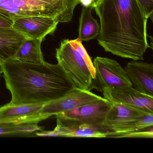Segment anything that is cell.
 <instances>
[{"mask_svg": "<svg viewBox=\"0 0 153 153\" xmlns=\"http://www.w3.org/2000/svg\"><path fill=\"white\" fill-rule=\"evenodd\" d=\"M94 9L100 19L99 45L113 55L143 60L149 47L148 18L137 0H102Z\"/></svg>", "mask_w": 153, "mask_h": 153, "instance_id": "obj_1", "label": "cell"}, {"mask_svg": "<svg viewBox=\"0 0 153 153\" xmlns=\"http://www.w3.org/2000/svg\"><path fill=\"white\" fill-rule=\"evenodd\" d=\"M13 105L45 104L75 87L59 64L34 63L11 59L1 62Z\"/></svg>", "mask_w": 153, "mask_h": 153, "instance_id": "obj_2", "label": "cell"}, {"mask_svg": "<svg viewBox=\"0 0 153 153\" xmlns=\"http://www.w3.org/2000/svg\"><path fill=\"white\" fill-rule=\"evenodd\" d=\"M79 0H0V14L12 19L33 16L51 17L59 23L71 21Z\"/></svg>", "mask_w": 153, "mask_h": 153, "instance_id": "obj_3", "label": "cell"}, {"mask_svg": "<svg viewBox=\"0 0 153 153\" xmlns=\"http://www.w3.org/2000/svg\"><path fill=\"white\" fill-rule=\"evenodd\" d=\"M56 58L75 87L91 91L92 74L80 53L71 44L70 40L64 39L56 49Z\"/></svg>", "mask_w": 153, "mask_h": 153, "instance_id": "obj_4", "label": "cell"}, {"mask_svg": "<svg viewBox=\"0 0 153 153\" xmlns=\"http://www.w3.org/2000/svg\"><path fill=\"white\" fill-rule=\"evenodd\" d=\"M102 128L107 132L106 137L121 138L122 136L135 131L138 121L147 114L140 109L119 103H112Z\"/></svg>", "mask_w": 153, "mask_h": 153, "instance_id": "obj_5", "label": "cell"}, {"mask_svg": "<svg viewBox=\"0 0 153 153\" xmlns=\"http://www.w3.org/2000/svg\"><path fill=\"white\" fill-rule=\"evenodd\" d=\"M95 75L91 90L102 92L105 88L116 89L132 86L124 69L116 61L105 57H97L93 62Z\"/></svg>", "mask_w": 153, "mask_h": 153, "instance_id": "obj_6", "label": "cell"}, {"mask_svg": "<svg viewBox=\"0 0 153 153\" xmlns=\"http://www.w3.org/2000/svg\"><path fill=\"white\" fill-rule=\"evenodd\" d=\"M112 105V104L110 101L101 97L71 111L56 115V117L68 124L85 123L105 131L102 124Z\"/></svg>", "mask_w": 153, "mask_h": 153, "instance_id": "obj_7", "label": "cell"}, {"mask_svg": "<svg viewBox=\"0 0 153 153\" xmlns=\"http://www.w3.org/2000/svg\"><path fill=\"white\" fill-rule=\"evenodd\" d=\"M88 90L74 87L58 99L44 104L42 114L48 118L71 111L82 105L101 98Z\"/></svg>", "mask_w": 153, "mask_h": 153, "instance_id": "obj_8", "label": "cell"}, {"mask_svg": "<svg viewBox=\"0 0 153 153\" xmlns=\"http://www.w3.org/2000/svg\"><path fill=\"white\" fill-rule=\"evenodd\" d=\"M59 23L51 17L33 16L15 19L12 27L27 38L44 40L46 36L55 32Z\"/></svg>", "mask_w": 153, "mask_h": 153, "instance_id": "obj_9", "label": "cell"}, {"mask_svg": "<svg viewBox=\"0 0 153 153\" xmlns=\"http://www.w3.org/2000/svg\"><path fill=\"white\" fill-rule=\"evenodd\" d=\"M44 104L13 105L0 107V123H37L48 119L42 114Z\"/></svg>", "mask_w": 153, "mask_h": 153, "instance_id": "obj_10", "label": "cell"}, {"mask_svg": "<svg viewBox=\"0 0 153 153\" xmlns=\"http://www.w3.org/2000/svg\"><path fill=\"white\" fill-rule=\"evenodd\" d=\"M102 93L104 98L111 102L123 104L153 113V97L143 94L132 86L116 89L105 88Z\"/></svg>", "mask_w": 153, "mask_h": 153, "instance_id": "obj_11", "label": "cell"}, {"mask_svg": "<svg viewBox=\"0 0 153 153\" xmlns=\"http://www.w3.org/2000/svg\"><path fill=\"white\" fill-rule=\"evenodd\" d=\"M124 70L132 87L153 97V63L132 60L127 63Z\"/></svg>", "mask_w": 153, "mask_h": 153, "instance_id": "obj_12", "label": "cell"}, {"mask_svg": "<svg viewBox=\"0 0 153 153\" xmlns=\"http://www.w3.org/2000/svg\"><path fill=\"white\" fill-rule=\"evenodd\" d=\"M57 137H71L105 138L107 132L89 124H70L57 119V126L53 130Z\"/></svg>", "mask_w": 153, "mask_h": 153, "instance_id": "obj_13", "label": "cell"}, {"mask_svg": "<svg viewBox=\"0 0 153 153\" xmlns=\"http://www.w3.org/2000/svg\"><path fill=\"white\" fill-rule=\"evenodd\" d=\"M26 36L12 27H0V62L13 59Z\"/></svg>", "mask_w": 153, "mask_h": 153, "instance_id": "obj_14", "label": "cell"}, {"mask_svg": "<svg viewBox=\"0 0 153 153\" xmlns=\"http://www.w3.org/2000/svg\"><path fill=\"white\" fill-rule=\"evenodd\" d=\"M42 39H26L21 45L13 59L30 63H39L45 61L41 50Z\"/></svg>", "mask_w": 153, "mask_h": 153, "instance_id": "obj_15", "label": "cell"}, {"mask_svg": "<svg viewBox=\"0 0 153 153\" xmlns=\"http://www.w3.org/2000/svg\"><path fill=\"white\" fill-rule=\"evenodd\" d=\"M91 7H83L79 19L78 38L88 42L97 38L100 33V25L92 15Z\"/></svg>", "mask_w": 153, "mask_h": 153, "instance_id": "obj_16", "label": "cell"}, {"mask_svg": "<svg viewBox=\"0 0 153 153\" xmlns=\"http://www.w3.org/2000/svg\"><path fill=\"white\" fill-rule=\"evenodd\" d=\"M42 127L37 123H0V135L13 133H32L42 131Z\"/></svg>", "mask_w": 153, "mask_h": 153, "instance_id": "obj_17", "label": "cell"}, {"mask_svg": "<svg viewBox=\"0 0 153 153\" xmlns=\"http://www.w3.org/2000/svg\"><path fill=\"white\" fill-rule=\"evenodd\" d=\"M71 44L80 53V54L83 56L84 59H85L88 67L91 72V74L93 76V79L94 78L95 75V71L94 67V64L92 62V60L90 58V56L88 55L87 52L86 50L85 49L84 46H83L82 43V41L79 39L78 38L75 40H70Z\"/></svg>", "mask_w": 153, "mask_h": 153, "instance_id": "obj_18", "label": "cell"}, {"mask_svg": "<svg viewBox=\"0 0 153 153\" xmlns=\"http://www.w3.org/2000/svg\"><path fill=\"white\" fill-rule=\"evenodd\" d=\"M153 137V126L143 129L138 130L131 132L126 133L121 136V138H149Z\"/></svg>", "mask_w": 153, "mask_h": 153, "instance_id": "obj_19", "label": "cell"}, {"mask_svg": "<svg viewBox=\"0 0 153 153\" xmlns=\"http://www.w3.org/2000/svg\"><path fill=\"white\" fill-rule=\"evenodd\" d=\"M153 126V113L147 114L141 117L137 123V130L143 129Z\"/></svg>", "mask_w": 153, "mask_h": 153, "instance_id": "obj_20", "label": "cell"}, {"mask_svg": "<svg viewBox=\"0 0 153 153\" xmlns=\"http://www.w3.org/2000/svg\"><path fill=\"white\" fill-rule=\"evenodd\" d=\"M143 9L147 16L150 19H153V0H137Z\"/></svg>", "mask_w": 153, "mask_h": 153, "instance_id": "obj_21", "label": "cell"}, {"mask_svg": "<svg viewBox=\"0 0 153 153\" xmlns=\"http://www.w3.org/2000/svg\"><path fill=\"white\" fill-rule=\"evenodd\" d=\"M13 20L0 14V27H12Z\"/></svg>", "mask_w": 153, "mask_h": 153, "instance_id": "obj_22", "label": "cell"}, {"mask_svg": "<svg viewBox=\"0 0 153 153\" xmlns=\"http://www.w3.org/2000/svg\"><path fill=\"white\" fill-rule=\"evenodd\" d=\"M102 0H79V3L83 7L94 8Z\"/></svg>", "mask_w": 153, "mask_h": 153, "instance_id": "obj_23", "label": "cell"}, {"mask_svg": "<svg viewBox=\"0 0 153 153\" xmlns=\"http://www.w3.org/2000/svg\"><path fill=\"white\" fill-rule=\"evenodd\" d=\"M2 73H3V69H2V65H1V63L0 62V76Z\"/></svg>", "mask_w": 153, "mask_h": 153, "instance_id": "obj_24", "label": "cell"}]
</instances>
